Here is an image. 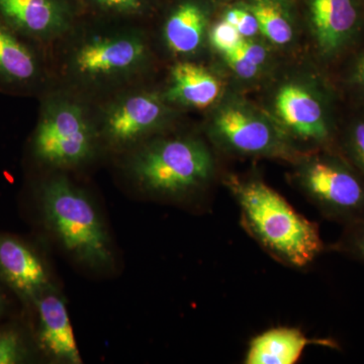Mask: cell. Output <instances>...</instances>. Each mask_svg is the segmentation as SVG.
<instances>
[{"instance_id": "16", "label": "cell", "mask_w": 364, "mask_h": 364, "mask_svg": "<svg viewBox=\"0 0 364 364\" xmlns=\"http://www.w3.org/2000/svg\"><path fill=\"white\" fill-rule=\"evenodd\" d=\"M221 93V81L205 67L179 62L172 68L166 100L186 107L205 109L214 105Z\"/></svg>"}, {"instance_id": "23", "label": "cell", "mask_w": 364, "mask_h": 364, "mask_svg": "<svg viewBox=\"0 0 364 364\" xmlns=\"http://www.w3.org/2000/svg\"><path fill=\"white\" fill-rule=\"evenodd\" d=\"M243 37L234 26L227 21H219L210 31V43L222 54L233 51Z\"/></svg>"}, {"instance_id": "14", "label": "cell", "mask_w": 364, "mask_h": 364, "mask_svg": "<svg viewBox=\"0 0 364 364\" xmlns=\"http://www.w3.org/2000/svg\"><path fill=\"white\" fill-rule=\"evenodd\" d=\"M311 23L321 52L338 54L358 31L359 11L354 0H311Z\"/></svg>"}, {"instance_id": "2", "label": "cell", "mask_w": 364, "mask_h": 364, "mask_svg": "<svg viewBox=\"0 0 364 364\" xmlns=\"http://www.w3.org/2000/svg\"><path fill=\"white\" fill-rule=\"evenodd\" d=\"M39 205L45 226L76 262L95 272L114 267L109 230L85 189L68 177H49L41 184Z\"/></svg>"}, {"instance_id": "18", "label": "cell", "mask_w": 364, "mask_h": 364, "mask_svg": "<svg viewBox=\"0 0 364 364\" xmlns=\"http://www.w3.org/2000/svg\"><path fill=\"white\" fill-rule=\"evenodd\" d=\"M249 11L259 25V32L272 44L286 46L294 39V25L291 18L275 0H255Z\"/></svg>"}, {"instance_id": "20", "label": "cell", "mask_w": 364, "mask_h": 364, "mask_svg": "<svg viewBox=\"0 0 364 364\" xmlns=\"http://www.w3.org/2000/svg\"><path fill=\"white\" fill-rule=\"evenodd\" d=\"M28 349L23 336L16 330L0 331V364H18L28 359Z\"/></svg>"}, {"instance_id": "27", "label": "cell", "mask_w": 364, "mask_h": 364, "mask_svg": "<svg viewBox=\"0 0 364 364\" xmlns=\"http://www.w3.org/2000/svg\"><path fill=\"white\" fill-rule=\"evenodd\" d=\"M353 80L364 90V53L359 57L353 70Z\"/></svg>"}, {"instance_id": "7", "label": "cell", "mask_w": 364, "mask_h": 364, "mask_svg": "<svg viewBox=\"0 0 364 364\" xmlns=\"http://www.w3.org/2000/svg\"><path fill=\"white\" fill-rule=\"evenodd\" d=\"M210 135L229 152L247 156L293 158L286 135L251 107L232 102L218 111Z\"/></svg>"}, {"instance_id": "13", "label": "cell", "mask_w": 364, "mask_h": 364, "mask_svg": "<svg viewBox=\"0 0 364 364\" xmlns=\"http://www.w3.org/2000/svg\"><path fill=\"white\" fill-rule=\"evenodd\" d=\"M31 43L0 18V87L26 93L39 85L43 66Z\"/></svg>"}, {"instance_id": "1", "label": "cell", "mask_w": 364, "mask_h": 364, "mask_svg": "<svg viewBox=\"0 0 364 364\" xmlns=\"http://www.w3.org/2000/svg\"><path fill=\"white\" fill-rule=\"evenodd\" d=\"M226 184L240 210L242 226L275 260L303 268L323 252L318 225L265 182L233 176Z\"/></svg>"}, {"instance_id": "24", "label": "cell", "mask_w": 364, "mask_h": 364, "mask_svg": "<svg viewBox=\"0 0 364 364\" xmlns=\"http://www.w3.org/2000/svg\"><path fill=\"white\" fill-rule=\"evenodd\" d=\"M223 20L234 26L243 38H252L256 33H259L258 21L249 9H231L227 11Z\"/></svg>"}, {"instance_id": "12", "label": "cell", "mask_w": 364, "mask_h": 364, "mask_svg": "<svg viewBox=\"0 0 364 364\" xmlns=\"http://www.w3.org/2000/svg\"><path fill=\"white\" fill-rule=\"evenodd\" d=\"M0 279L21 299L32 303L53 287L39 254L9 235H0Z\"/></svg>"}, {"instance_id": "26", "label": "cell", "mask_w": 364, "mask_h": 364, "mask_svg": "<svg viewBox=\"0 0 364 364\" xmlns=\"http://www.w3.org/2000/svg\"><path fill=\"white\" fill-rule=\"evenodd\" d=\"M224 55V58L226 60L228 65L241 78L250 79L255 77L257 74H259L261 69L259 67L253 65L252 63L244 58L242 55L238 52L233 51L228 52Z\"/></svg>"}, {"instance_id": "3", "label": "cell", "mask_w": 364, "mask_h": 364, "mask_svg": "<svg viewBox=\"0 0 364 364\" xmlns=\"http://www.w3.org/2000/svg\"><path fill=\"white\" fill-rule=\"evenodd\" d=\"M132 178L151 196L181 200L212 181L215 162L203 141L191 136L158 139L141 146L128 163Z\"/></svg>"}, {"instance_id": "28", "label": "cell", "mask_w": 364, "mask_h": 364, "mask_svg": "<svg viewBox=\"0 0 364 364\" xmlns=\"http://www.w3.org/2000/svg\"><path fill=\"white\" fill-rule=\"evenodd\" d=\"M4 310V298L2 296L1 291H0V316L2 315Z\"/></svg>"}, {"instance_id": "11", "label": "cell", "mask_w": 364, "mask_h": 364, "mask_svg": "<svg viewBox=\"0 0 364 364\" xmlns=\"http://www.w3.org/2000/svg\"><path fill=\"white\" fill-rule=\"evenodd\" d=\"M37 311V338L41 351L54 363H82L66 304L54 287L33 301Z\"/></svg>"}, {"instance_id": "9", "label": "cell", "mask_w": 364, "mask_h": 364, "mask_svg": "<svg viewBox=\"0 0 364 364\" xmlns=\"http://www.w3.org/2000/svg\"><path fill=\"white\" fill-rule=\"evenodd\" d=\"M0 18L31 42L57 39L72 26L65 0H0Z\"/></svg>"}, {"instance_id": "19", "label": "cell", "mask_w": 364, "mask_h": 364, "mask_svg": "<svg viewBox=\"0 0 364 364\" xmlns=\"http://www.w3.org/2000/svg\"><path fill=\"white\" fill-rule=\"evenodd\" d=\"M331 249L364 262V221L345 226L343 233Z\"/></svg>"}, {"instance_id": "10", "label": "cell", "mask_w": 364, "mask_h": 364, "mask_svg": "<svg viewBox=\"0 0 364 364\" xmlns=\"http://www.w3.org/2000/svg\"><path fill=\"white\" fill-rule=\"evenodd\" d=\"M275 112L289 134L306 141L323 144L331 135L324 105L305 85L289 82L277 91Z\"/></svg>"}, {"instance_id": "21", "label": "cell", "mask_w": 364, "mask_h": 364, "mask_svg": "<svg viewBox=\"0 0 364 364\" xmlns=\"http://www.w3.org/2000/svg\"><path fill=\"white\" fill-rule=\"evenodd\" d=\"M102 13L119 18H134L145 13L147 0H88Z\"/></svg>"}, {"instance_id": "25", "label": "cell", "mask_w": 364, "mask_h": 364, "mask_svg": "<svg viewBox=\"0 0 364 364\" xmlns=\"http://www.w3.org/2000/svg\"><path fill=\"white\" fill-rule=\"evenodd\" d=\"M235 51L242 55L253 65L262 68L267 63L268 52L267 48L251 38H243Z\"/></svg>"}, {"instance_id": "5", "label": "cell", "mask_w": 364, "mask_h": 364, "mask_svg": "<svg viewBox=\"0 0 364 364\" xmlns=\"http://www.w3.org/2000/svg\"><path fill=\"white\" fill-rule=\"evenodd\" d=\"M100 135L87 109L68 97L47 98L36 130L32 151L36 159L56 169L80 167L95 155Z\"/></svg>"}, {"instance_id": "6", "label": "cell", "mask_w": 364, "mask_h": 364, "mask_svg": "<svg viewBox=\"0 0 364 364\" xmlns=\"http://www.w3.org/2000/svg\"><path fill=\"white\" fill-rule=\"evenodd\" d=\"M296 181L328 219L345 226L364 221V177L332 155H315L299 164Z\"/></svg>"}, {"instance_id": "17", "label": "cell", "mask_w": 364, "mask_h": 364, "mask_svg": "<svg viewBox=\"0 0 364 364\" xmlns=\"http://www.w3.org/2000/svg\"><path fill=\"white\" fill-rule=\"evenodd\" d=\"M207 26L208 14L203 6L193 0L182 2L165 21V44L174 54H195L203 44Z\"/></svg>"}, {"instance_id": "15", "label": "cell", "mask_w": 364, "mask_h": 364, "mask_svg": "<svg viewBox=\"0 0 364 364\" xmlns=\"http://www.w3.org/2000/svg\"><path fill=\"white\" fill-rule=\"evenodd\" d=\"M315 344L335 347L330 340L309 339L298 328H272L251 340L244 363L294 364L306 346Z\"/></svg>"}, {"instance_id": "8", "label": "cell", "mask_w": 364, "mask_h": 364, "mask_svg": "<svg viewBox=\"0 0 364 364\" xmlns=\"http://www.w3.org/2000/svg\"><path fill=\"white\" fill-rule=\"evenodd\" d=\"M168 116V107L157 93L129 91L107 105L98 135L112 150L129 149L161 129Z\"/></svg>"}, {"instance_id": "22", "label": "cell", "mask_w": 364, "mask_h": 364, "mask_svg": "<svg viewBox=\"0 0 364 364\" xmlns=\"http://www.w3.org/2000/svg\"><path fill=\"white\" fill-rule=\"evenodd\" d=\"M345 149L352 166L364 177V119L356 121L349 128L345 138Z\"/></svg>"}, {"instance_id": "4", "label": "cell", "mask_w": 364, "mask_h": 364, "mask_svg": "<svg viewBox=\"0 0 364 364\" xmlns=\"http://www.w3.org/2000/svg\"><path fill=\"white\" fill-rule=\"evenodd\" d=\"M149 58L147 40L139 31H91L71 42L63 68L65 67L67 75L79 85L112 87L129 82L142 73Z\"/></svg>"}]
</instances>
